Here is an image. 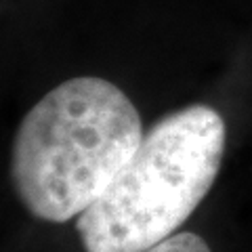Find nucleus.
<instances>
[{"mask_svg": "<svg viewBox=\"0 0 252 252\" xmlns=\"http://www.w3.org/2000/svg\"><path fill=\"white\" fill-rule=\"evenodd\" d=\"M143 139L132 101L103 78H72L26 114L13 139L11 179L30 215L49 223L80 217Z\"/></svg>", "mask_w": 252, "mask_h": 252, "instance_id": "f257e3e1", "label": "nucleus"}, {"mask_svg": "<svg viewBox=\"0 0 252 252\" xmlns=\"http://www.w3.org/2000/svg\"><path fill=\"white\" fill-rule=\"evenodd\" d=\"M225 122L208 105L158 120L109 187L76 220L86 252H145L175 235L206 198L225 154Z\"/></svg>", "mask_w": 252, "mask_h": 252, "instance_id": "f03ea898", "label": "nucleus"}, {"mask_svg": "<svg viewBox=\"0 0 252 252\" xmlns=\"http://www.w3.org/2000/svg\"><path fill=\"white\" fill-rule=\"evenodd\" d=\"M145 252H210V248L200 235L185 231V233L170 235L168 240L160 242L158 246L149 248Z\"/></svg>", "mask_w": 252, "mask_h": 252, "instance_id": "7ed1b4c3", "label": "nucleus"}]
</instances>
